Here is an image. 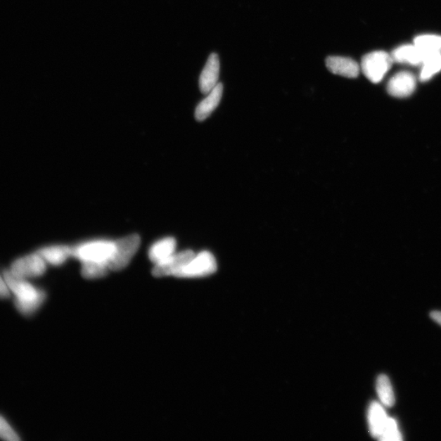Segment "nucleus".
Returning a JSON list of instances; mask_svg holds the SVG:
<instances>
[{
  "instance_id": "1",
  "label": "nucleus",
  "mask_w": 441,
  "mask_h": 441,
  "mask_svg": "<svg viewBox=\"0 0 441 441\" xmlns=\"http://www.w3.org/2000/svg\"><path fill=\"white\" fill-rule=\"evenodd\" d=\"M115 248V241H90L72 248V256L82 262H106L108 264L114 255Z\"/></svg>"
},
{
  "instance_id": "2",
  "label": "nucleus",
  "mask_w": 441,
  "mask_h": 441,
  "mask_svg": "<svg viewBox=\"0 0 441 441\" xmlns=\"http://www.w3.org/2000/svg\"><path fill=\"white\" fill-rule=\"evenodd\" d=\"M393 63L392 55L384 51H375L364 56L362 60V72L372 83L377 84L388 74Z\"/></svg>"
},
{
  "instance_id": "3",
  "label": "nucleus",
  "mask_w": 441,
  "mask_h": 441,
  "mask_svg": "<svg viewBox=\"0 0 441 441\" xmlns=\"http://www.w3.org/2000/svg\"><path fill=\"white\" fill-rule=\"evenodd\" d=\"M140 243L139 235H131L115 241L114 255L108 262L110 271H118L124 269L138 252Z\"/></svg>"
},
{
  "instance_id": "4",
  "label": "nucleus",
  "mask_w": 441,
  "mask_h": 441,
  "mask_svg": "<svg viewBox=\"0 0 441 441\" xmlns=\"http://www.w3.org/2000/svg\"><path fill=\"white\" fill-rule=\"evenodd\" d=\"M217 271V262L214 255L203 251L191 258L176 276L177 278H196L212 275Z\"/></svg>"
},
{
  "instance_id": "5",
  "label": "nucleus",
  "mask_w": 441,
  "mask_h": 441,
  "mask_svg": "<svg viewBox=\"0 0 441 441\" xmlns=\"http://www.w3.org/2000/svg\"><path fill=\"white\" fill-rule=\"evenodd\" d=\"M46 271V262L40 256L39 253H34L15 261L10 272L14 276L25 279L42 276Z\"/></svg>"
},
{
  "instance_id": "6",
  "label": "nucleus",
  "mask_w": 441,
  "mask_h": 441,
  "mask_svg": "<svg viewBox=\"0 0 441 441\" xmlns=\"http://www.w3.org/2000/svg\"><path fill=\"white\" fill-rule=\"evenodd\" d=\"M195 255L196 253L191 250L174 253L165 261L157 263L152 274L155 277L176 276Z\"/></svg>"
},
{
  "instance_id": "7",
  "label": "nucleus",
  "mask_w": 441,
  "mask_h": 441,
  "mask_svg": "<svg viewBox=\"0 0 441 441\" xmlns=\"http://www.w3.org/2000/svg\"><path fill=\"white\" fill-rule=\"evenodd\" d=\"M417 80L411 72L395 74L388 84V92L395 98H404L412 95L416 89Z\"/></svg>"
},
{
  "instance_id": "8",
  "label": "nucleus",
  "mask_w": 441,
  "mask_h": 441,
  "mask_svg": "<svg viewBox=\"0 0 441 441\" xmlns=\"http://www.w3.org/2000/svg\"><path fill=\"white\" fill-rule=\"evenodd\" d=\"M4 278L9 290L15 294L16 298L21 299V300H33L44 292L30 285L25 281V279L14 276L10 271L4 272Z\"/></svg>"
},
{
  "instance_id": "9",
  "label": "nucleus",
  "mask_w": 441,
  "mask_h": 441,
  "mask_svg": "<svg viewBox=\"0 0 441 441\" xmlns=\"http://www.w3.org/2000/svg\"><path fill=\"white\" fill-rule=\"evenodd\" d=\"M220 62L219 56L212 53L207 59L200 76V89L203 94H207L219 84Z\"/></svg>"
},
{
  "instance_id": "10",
  "label": "nucleus",
  "mask_w": 441,
  "mask_h": 441,
  "mask_svg": "<svg viewBox=\"0 0 441 441\" xmlns=\"http://www.w3.org/2000/svg\"><path fill=\"white\" fill-rule=\"evenodd\" d=\"M326 67L331 73L350 79L357 78L361 72V68L356 60L338 56L328 57L326 59Z\"/></svg>"
},
{
  "instance_id": "11",
  "label": "nucleus",
  "mask_w": 441,
  "mask_h": 441,
  "mask_svg": "<svg viewBox=\"0 0 441 441\" xmlns=\"http://www.w3.org/2000/svg\"><path fill=\"white\" fill-rule=\"evenodd\" d=\"M388 416L383 404L373 402L369 408V432L372 437L379 439L388 423Z\"/></svg>"
},
{
  "instance_id": "12",
  "label": "nucleus",
  "mask_w": 441,
  "mask_h": 441,
  "mask_svg": "<svg viewBox=\"0 0 441 441\" xmlns=\"http://www.w3.org/2000/svg\"><path fill=\"white\" fill-rule=\"evenodd\" d=\"M223 94V85L219 84L211 90L207 97L200 101L196 109V118L198 121H203L210 117L217 106L219 105Z\"/></svg>"
},
{
  "instance_id": "13",
  "label": "nucleus",
  "mask_w": 441,
  "mask_h": 441,
  "mask_svg": "<svg viewBox=\"0 0 441 441\" xmlns=\"http://www.w3.org/2000/svg\"><path fill=\"white\" fill-rule=\"evenodd\" d=\"M392 57L394 63L421 65L424 58V53L414 44H405L395 49L392 53Z\"/></svg>"
},
{
  "instance_id": "14",
  "label": "nucleus",
  "mask_w": 441,
  "mask_h": 441,
  "mask_svg": "<svg viewBox=\"0 0 441 441\" xmlns=\"http://www.w3.org/2000/svg\"><path fill=\"white\" fill-rule=\"evenodd\" d=\"M177 242L174 238L167 237L155 243L149 250L150 260L157 264L175 253Z\"/></svg>"
},
{
  "instance_id": "15",
  "label": "nucleus",
  "mask_w": 441,
  "mask_h": 441,
  "mask_svg": "<svg viewBox=\"0 0 441 441\" xmlns=\"http://www.w3.org/2000/svg\"><path fill=\"white\" fill-rule=\"evenodd\" d=\"M44 261L54 266L62 265L72 256V248L63 245L50 246L38 252Z\"/></svg>"
},
{
  "instance_id": "16",
  "label": "nucleus",
  "mask_w": 441,
  "mask_h": 441,
  "mask_svg": "<svg viewBox=\"0 0 441 441\" xmlns=\"http://www.w3.org/2000/svg\"><path fill=\"white\" fill-rule=\"evenodd\" d=\"M419 79L425 82L441 70V53H424Z\"/></svg>"
},
{
  "instance_id": "17",
  "label": "nucleus",
  "mask_w": 441,
  "mask_h": 441,
  "mask_svg": "<svg viewBox=\"0 0 441 441\" xmlns=\"http://www.w3.org/2000/svg\"><path fill=\"white\" fill-rule=\"evenodd\" d=\"M377 392L380 402L384 407H392L395 404V395L390 379L386 375H380L377 380Z\"/></svg>"
},
{
  "instance_id": "18",
  "label": "nucleus",
  "mask_w": 441,
  "mask_h": 441,
  "mask_svg": "<svg viewBox=\"0 0 441 441\" xmlns=\"http://www.w3.org/2000/svg\"><path fill=\"white\" fill-rule=\"evenodd\" d=\"M414 44L424 53H441V35L422 34L414 40Z\"/></svg>"
},
{
  "instance_id": "19",
  "label": "nucleus",
  "mask_w": 441,
  "mask_h": 441,
  "mask_svg": "<svg viewBox=\"0 0 441 441\" xmlns=\"http://www.w3.org/2000/svg\"><path fill=\"white\" fill-rule=\"evenodd\" d=\"M109 267L106 262H83L81 274L85 279L92 280V279L103 278L108 275Z\"/></svg>"
},
{
  "instance_id": "20",
  "label": "nucleus",
  "mask_w": 441,
  "mask_h": 441,
  "mask_svg": "<svg viewBox=\"0 0 441 441\" xmlns=\"http://www.w3.org/2000/svg\"><path fill=\"white\" fill-rule=\"evenodd\" d=\"M45 299H46V293L44 292L33 300H21V299L16 298L15 299V306L23 315L30 316L42 306Z\"/></svg>"
},
{
  "instance_id": "21",
  "label": "nucleus",
  "mask_w": 441,
  "mask_h": 441,
  "mask_svg": "<svg viewBox=\"0 0 441 441\" xmlns=\"http://www.w3.org/2000/svg\"><path fill=\"white\" fill-rule=\"evenodd\" d=\"M402 435L400 433L397 420L392 418H388L386 427H385L379 440L383 441H400L402 440Z\"/></svg>"
},
{
  "instance_id": "22",
  "label": "nucleus",
  "mask_w": 441,
  "mask_h": 441,
  "mask_svg": "<svg viewBox=\"0 0 441 441\" xmlns=\"http://www.w3.org/2000/svg\"><path fill=\"white\" fill-rule=\"evenodd\" d=\"M0 438L8 441H19L18 434L10 427L7 421L0 416Z\"/></svg>"
},
{
  "instance_id": "23",
  "label": "nucleus",
  "mask_w": 441,
  "mask_h": 441,
  "mask_svg": "<svg viewBox=\"0 0 441 441\" xmlns=\"http://www.w3.org/2000/svg\"><path fill=\"white\" fill-rule=\"evenodd\" d=\"M10 297V290L7 286L4 278L0 276V298H8Z\"/></svg>"
},
{
  "instance_id": "24",
  "label": "nucleus",
  "mask_w": 441,
  "mask_h": 441,
  "mask_svg": "<svg viewBox=\"0 0 441 441\" xmlns=\"http://www.w3.org/2000/svg\"><path fill=\"white\" fill-rule=\"evenodd\" d=\"M430 317L441 326V312H433L430 313Z\"/></svg>"
}]
</instances>
